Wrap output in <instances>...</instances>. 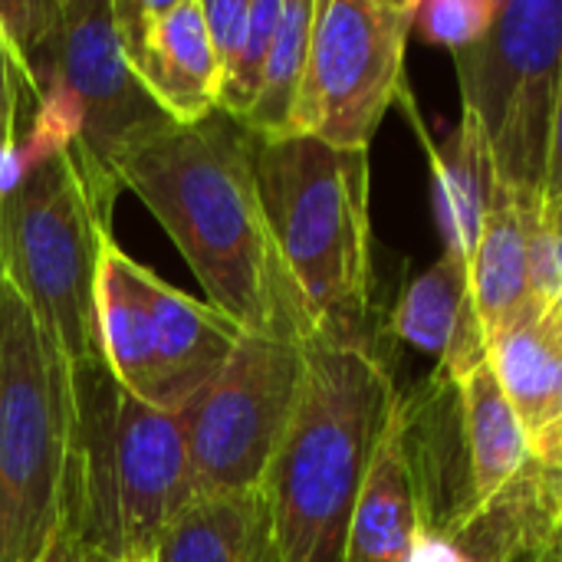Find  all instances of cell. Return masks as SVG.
<instances>
[{
    "instance_id": "cell-12",
    "label": "cell",
    "mask_w": 562,
    "mask_h": 562,
    "mask_svg": "<svg viewBox=\"0 0 562 562\" xmlns=\"http://www.w3.org/2000/svg\"><path fill=\"white\" fill-rule=\"evenodd\" d=\"M122 56L148 99L178 125L221 112V69L201 0H112Z\"/></svg>"
},
{
    "instance_id": "cell-3",
    "label": "cell",
    "mask_w": 562,
    "mask_h": 562,
    "mask_svg": "<svg viewBox=\"0 0 562 562\" xmlns=\"http://www.w3.org/2000/svg\"><path fill=\"white\" fill-rule=\"evenodd\" d=\"M395 395L392 372L369 342L306 346L300 405L263 481L280 562H346L352 514Z\"/></svg>"
},
{
    "instance_id": "cell-23",
    "label": "cell",
    "mask_w": 562,
    "mask_h": 562,
    "mask_svg": "<svg viewBox=\"0 0 562 562\" xmlns=\"http://www.w3.org/2000/svg\"><path fill=\"white\" fill-rule=\"evenodd\" d=\"M504 0H415L412 33L425 43L461 53L487 36Z\"/></svg>"
},
{
    "instance_id": "cell-11",
    "label": "cell",
    "mask_w": 562,
    "mask_h": 562,
    "mask_svg": "<svg viewBox=\"0 0 562 562\" xmlns=\"http://www.w3.org/2000/svg\"><path fill=\"white\" fill-rule=\"evenodd\" d=\"M415 0H316L293 132L369 151L382 119L405 99Z\"/></svg>"
},
{
    "instance_id": "cell-14",
    "label": "cell",
    "mask_w": 562,
    "mask_h": 562,
    "mask_svg": "<svg viewBox=\"0 0 562 562\" xmlns=\"http://www.w3.org/2000/svg\"><path fill=\"white\" fill-rule=\"evenodd\" d=\"M487 362L517 412L533 461L562 464V313L530 306L487 339Z\"/></svg>"
},
{
    "instance_id": "cell-1",
    "label": "cell",
    "mask_w": 562,
    "mask_h": 562,
    "mask_svg": "<svg viewBox=\"0 0 562 562\" xmlns=\"http://www.w3.org/2000/svg\"><path fill=\"white\" fill-rule=\"evenodd\" d=\"M115 175L168 231L207 303L240 333L310 346L316 329L273 247L250 165V135L214 112L161 119L132 138Z\"/></svg>"
},
{
    "instance_id": "cell-17",
    "label": "cell",
    "mask_w": 562,
    "mask_h": 562,
    "mask_svg": "<svg viewBox=\"0 0 562 562\" xmlns=\"http://www.w3.org/2000/svg\"><path fill=\"white\" fill-rule=\"evenodd\" d=\"M418 533V497L402 448V435L392 415L352 514L346 562H408Z\"/></svg>"
},
{
    "instance_id": "cell-22",
    "label": "cell",
    "mask_w": 562,
    "mask_h": 562,
    "mask_svg": "<svg viewBox=\"0 0 562 562\" xmlns=\"http://www.w3.org/2000/svg\"><path fill=\"white\" fill-rule=\"evenodd\" d=\"M280 13H283V0H250V26H247L244 49L237 56L234 72L221 82V112L231 115L234 122H244L260 95Z\"/></svg>"
},
{
    "instance_id": "cell-20",
    "label": "cell",
    "mask_w": 562,
    "mask_h": 562,
    "mask_svg": "<svg viewBox=\"0 0 562 562\" xmlns=\"http://www.w3.org/2000/svg\"><path fill=\"white\" fill-rule=\"evenodd\" d=\"M464 438L471 454V477L477 507L497 497L530 461V445L517 412L497 385L491 362L477 366L458 382Z\"/></svg>"
},
{
    "instance_id": "cell-24",
    "label": "cell",
    "mask_w": 562,
    "mask_h": 562,
    "mask_svg": "<svg viewBox=\"0 0 562 562\" xmlns=\"http://www.w3.org/2000/svg\"><path fill=\"white\" fill-rule=\"evenodd\" d=\"M23 79L10 56V46L0 36V194L16 181L20 175V138H16V119L23 105Z\"/></svg>"
},
{
    "instance_id": "cell-7",
    "label": "cell",
    "mask_w": 562,
    "mask_h": 562,
    "mask_svg": "<svg viewBox=\"0 0 562 562\" xmlns=\"http://www.w3.org/2000/svg\"><path fill=\"white\" fill-rule=\"evenodd\" d=\"M72 375L23 300L0 293V507L13 562H36L66 527L72 491Z\"/></svg>"
},
{
    "instance_id": "cell-16",
    "label": "cell",
    "mask_w": 562,
    "mask_h": 562,
    "mask_svg": "<svg viewBox=\"0 0 562 562\" xmlns=\"http://www.w3.org/2000/svg\"><path fill=\"white\" fill-rule=\"evenodd\" d=\"M425 148L431 165V201L445 254L471 267L497 188V171L487 142L477 122L471 115H461L458 128L445 142L431 145L425 138Z\"/></svg>"
},
{
    "instance_id": "cell-15",
    "label": "cell",
    "mask_w": 562,
    "mask_h": 562,
    "mask_svg": "<svg viewBox=\"0 0 562 562\" xmlns=\"http://www.w3.org/2000/svg\"><path fill=\"white\" fill-rule=\"evenodd\" d=\"M389 329L418 352L435 356L438 369L454 382L487 362V336L474 310L471 267L448 254L402 290Z\"/></svg>"
},
{
    "instance_id": "cell-18",
    "label": "cell",
    "mask_w": 562,
    "mask_h": 562,
    "mask_svg": "<svg viewBox=\"0 0 562 562\" xmlns=\"http://www.w3.org/2000/svg\"><path fill=\"white\" fill-rule=\"evenodd\" d=\"M155 562H280L263 491L194 501L168 527Z\"/></svg>"
},
{
    "instance_id": "cell-30",
    "label": "cell",
    "mask_w": 562,
    "mask_h": 562,
    "mask_svg": "<svg viewBox=\"0 0 562 562\" xmlns=\"http://www.w3.org/2000/svg\"><path fill=\"white\" fill-rule=\"evenodd\" d=\"M3 286H7V277H3V254H0V293H3Z\"/></svg>"
},
{
    "instance_id": "cell-32",
    "label": "cell",
    "mask_w": 562,
    "mask_h": 562,
    "mask_svg": "<svg viewBox=\"0 0 562 562\" xmlns=\"http://www.w3.org/2000/svg\"><path fill=\"white\" fill-rule=\"evenodd\" d=\"M92 562H95V560H92Z\"/></svg>"
},
{
    "instance_id": "cell-8",
    "label": "cell",
    "mask_w": 562,
    "mask_h": 562,
    "mask_svg": "<svg viewBox=\"0 0 562 562\" xmlns=\"http://www.w3.org/2000/svg\"><path fill=\"white\" fill-rule=\"evenodd\" d=\"M464 115L524 221L540 217L562 82V0H504L487 36L454 53Z\"/></svg>"
},
{
    "instance_id": "cell-29",
    "label": "cell",
    "mask_w": 562,
    "mask_h": 562,
    "mask_svg": "<svg viewBox=\"0 0 562 562\" xmlns=\"http://www.w3.org/2000/svg\"><path fill=\"white\" fill-rule=\"evenodd\" d=\"M0 562H13V553H10V527H7L3 507H0Z\"/></svg>"
},
{
    "instance_id": "cell-26",
    "label": "cell",
    "mask_w": 562,
    "mask_h": 562,
    "mask_svg": "<svg viewBox=\"0 0 562 562\" xmlns=\"http://www.w3.org/2000/svg\"><path fill=\"white\" fill-rule=\"evenodd\" d=\"M540 224L562 237V82L553 115V135H550V158H547V181H543V201H540Z\"/></svg>"
},
{
    "instance_id": "cell-6",
    "label": "cell",
    "mask_w": 562,
    "mask_h": 562,
    "mask_svg": "<svg viewBox=\"0 0 562 562\" xmlns=\"http://www.w3.org/2000/svg\"><path fill=\"white\" fill-rule=\"evenodd\" d=\"M105 237L112 224L95 211L72 151L30 155L20 148V175L0 194L3 277L72 379L105 366L95 323Z\"/></svg>"
},
{
    "instance_id": "cell-21",
    "label": "cell",
    "mask_w": 562,
    "mask_h": 562,
    "mask_svg": "<svg viewBox=\"0 0 562 562\" xmlns=\"http://www.w3.org/2000/svg\"><path fill=\"white\" fill-rule=\"evenodd\" d=\"M313 13H316V0H283L260 95L247 112V119L240 122L257 138H286L293 132V112L306 76Z\"/></svg>"
},
{
    "instance_id": "cell-13",
    "label": "cell",
    "mask_w": 562,
    "mask_h": 562,
    "mask_svg": "<svg viewBox=\"0 0 562 562\" xmlns=\"http://www.w3.org/2000/svg\"><path fill=\"white\" fill-rule=\"evenodd\" d=\"M392 415L408 458L422 530L448 537L477 510L458 382L435 369L395 395Z\"/></svg>"
},
{
    "instance_id": "cell-4",
    "label": "cell",
    "mask_w": 562,
    "mask_h": 562,
    "mask_svg": "<svg viewBox=\"0 0 562 562\" xmlns=\"http://www.w3.org/2000/svg\"><path fill=\"white\" fill-rule=\"evenodd\" d=\"M250 165L273 247L310 313L316 339L369 342V151L336 148L306 135H250Z\"/></svg>"
},
{
    "instance_id": "cell-2",
    "label": "cell",
    "mask_w": 562,
    "mask_h": 562,
    "mask_svg": "<svg viewBox=\"0 0 562 562\" xmlns=\"http://www.w3.org/2000/svg\"><path fill=\"white\" fill-rule=\"evenodd\" d=\"M0 36L33 102L20 148L30 155L69 148L95 211L112 224L122 148L168 119L122 56L112 0H7Z\"/></svg>"
},
{
    "instance_id": "cell-10",
    "label": "cell",
    "mask_w": 562,
    "mask_h": 562,
    "mask_svg": "<svg viewBox=\"0 0 562 562\" xmlns=\"http://www.w3.org/2000/svg\"><path fill=\"white\" fill-rule=\"evenodd\" d=\"M306 375V346L244 333L224 369L175 412L201 497L263 491L290 431Z\"/></svg>"
},
{
    "instance_id": "cell-31",
    "label": "cell",
    "mask_w": 562,
    "mask_h": 562,
    "mask_svg": "<svg viewBox=\"0 0 562 562\" xmlns=\"http://www.w3.org/2000/svg\"><path fill=\"white\" fill-rule=\"evenodd\" d=\"M560 468H562V464H560Z\"/></svg>"
},
{
    "instance_id": "cell-27",
    "label": "cell",
    "mask_w": 562,
    "mask_h": 562,
    "mask_svg": "<svg viewBox=\"0 0 562 562\" xmlns=\"http://www.w3.org/2000/svg\"><path fill=\"white\" fill-rule=\"evenodd\" d=\"M408 562H474L454 540L448 537H438V533H418L412 553H408Z\"/></svg>"
},
{
    "instance_id": "cell-25",
    "label": "cell",
    "mask_w": 562,
    "mask_h": 562,
    "mask_svg": "<svg viewBox=\"0 0 562 562\" xmlns=\"http://www.w3.org/2000/svg\"><path fill=\"white\" fill-rule=\"evenodd\" d=\"M201 3H204V23H207V36H211L214 56H217L221 82H224L234 72L237 56L247 40L250 0H201Z\"/></svg>"
},
{
    "instance_id": "cell-9",
    "label": "cell",
    "mask_w": 562,
    "mask_h": 562,
    "mask_svg": "<svg viewBox=\"0 0 562 562\" xmlns=\"http://www.w3.org/2000/svg\"><path fill=\"white\" fill-rule=\"evenodd\" d=\"M95 323L109 375L128 395L168 415L224 369L244 336L207 300L175 290L112 237L99 254Z\"/></svg>"
},
{
    "instance_id": "cell-28",
    "label": "cell",
    "mask_w": 562,
    "mask_h": 562,
    "mask_svg": "<svg viewBox=\"0 0 562 562\" xmlns=\"http://www.w3.org/2000/svg\"><path fill=\"white\" fill-rule=\"evenodd\" d=\"M36 562H92V557H89V553L82 550V543L63 527Z\"/></svg>"
},
{
    "instance_id": "cell-19",
    "label": "cell",
    "mask_w": 562,
    "mask_h": 562,
    "mask_svg": "<svg viewBox=\"0 0 562 562\" xmlns=\"http://www.w3.org/2000/svg\"><path fill=\"white\" fill-rule=\"evenodd\" d=\"M471 293L487 339L533 306L527 224L501 181L494 188L487 224L471 260Z\"/></svg>"
},
{
    "instance_id": "cell-5",
    "label": "cell",
    "mask_w": 562,
    "mask_h": 562,
    "mask_svg": "<svg viewBox=\"0 0 562 562\" xmlns=\"http://www.w3.org/2000/svg\"><path fill=\"white\" fill-rule=\"evenodd\" d=\"M72 491L66 530L95 562H155L198 501L175 415L128 395L105 366L72 379Z\"/></svg>"
}]
</instances>
